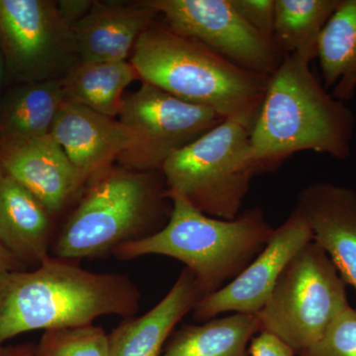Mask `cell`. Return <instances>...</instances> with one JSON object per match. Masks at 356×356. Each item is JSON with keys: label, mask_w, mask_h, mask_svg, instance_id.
I'll return each instance as SVG.
<instances>
[{"label": "cell", "mask_w": 356, "mask_h": 356, "mask_svg": "<svg viewBox=\"0 0 356 356\" xmlns=\"http://www.w3.org/2000/svg\"><path fill=\"white\" fill-rule=\"evenodd\" d=\"M140 299L126 274L93 273L50 255L34 270L0 277V346L28 332L91 325L102 316L135 317Z\"/></svg>", "instance_id": "cell-1"}, {"label": "cell", "mask_w": 356, "mask_h": 356, "mask_svg": "<svg viewBox=\"0 0 356 356\" xmlns=\"http://www.w3.org/2000/svg\"><path fill=\"white\" fill-rule=\"evenodd\" d=\"M355 126L353 110L325 88L310 64L297 56H285L269 76L250 131L257 172H273L298 152L350 159Z\"/></svg>", "instance_id": "cell-2"}, {"label": "cell", "mask_w": 356, "mask_h": 356, "mask_svg": "<svg viewBox=\"0 0 356 356\" xmlns=\"http://www.w3.org/2000/svg\"><path fill=\"white\" fill-rule=\"evenodd\" d=\"M161 172L111 165L91 177L76 207L57 231L51 255L95 259L161 231L172 214Z\"/></svg>", "instance_id": "cell-3"}, {"label": "cell", "mask_w": 356, "mask_h": 356, "mask_svg": "<svg viewBox=\"0 0 356 356\" xmlns=\"http://www.w3.org/2000/svg\"><path fill=\"white\" fill-rule=\"evenodd\" d=\"M129 62L143 83L242 122L250 130L269 79L156 22L140 35Z\"/></svg>", "instance_id": "cell-4"}, {"label": "cell", "mask_w": 356, "mask_h": 356, "mask_svg": "<svg viewBox=\"0 0 356 356\" xmlns=\"http://www.w3.org/2000/svg\"><path fill=\"white\" fill-rule=\"evenodd\" d=\"M168 195L172 202L168 224L113 255L121 261L153 254L177 259L193 274L202 298L240 275L273 236L274 228L261 208L224 220L204 214L182 196Z\"/></svg>", "instance_id": "cell-5"}, {"label": "cell", "mask_w": 356, "mask_h": 356, "mask_svg": "<svg viewBox=\"0 0 356 356\" xmlns=\"http://www.w3.org/2000/svg\"><path fill=\"white\" fill-rule=\"evenodd\" d=\"M250 131L242 122L225 119L173 154L161 170L168 193L182 196L208 216L238 217L252 178L259 175Z\"/></svg>", "instance_id": "cell-6"}, {"label": "cell", "mask_w": 356, "mask_h": 356, "mask_svg": "<svg viewBox=\"0 0 356 356\" xmlns=\"http://www.w3.org/2000/svg\"><path fill=\"white\" fill-rule=\"evenodd\" d=\"M348 307L346 283L313 240L285 267L257 318L261 332L277 337L297 356L317 343Z\"/></svg>", "instance_id": "cell-7"}, {"label": "cell", "mask_w": 356, "mask_h": 356, "mask_svg": "<svg viewBox=\"0 0 356 356\" xmlns=\"http://www.w3.org/2000/svg\"><path fill=\"white\" fill-rule=\"evenodd\" d=\"M118 117L134 137L132 149L118 161L143 172H161L173 154L225 120L213 110L182 102L147 83L123 98Z\"/></svg>", "instance_id": "cell-8"}, {"label": "cell", "mask_w": 356, "mask_h": 356, "mask_svg": "<svg viewBox=\"0 0 356 356\" xmlns=\"http://www.w3.org/2000/svg\"><path fill=\"white\" fill-rule=\"evenodd\" d=\"M0 49L22 83L63 79L79 63L72 28L51 0H0Z\"/></svg>", "instance_id": "cell-9"}, {"label": "cell", "mask_w": 356, "mask_h": 356, "mask_svg": "<svg viewBox=\"0 0 356 356\" xmlns=\"http://www.w3.org/2000/svg\"><path fill=\"white\" fill-rule=\"evenodd\" d=\"M166 27L195 40L243 69L269 77L284 55L238 15L231 0H145Z\"/></svg>", "instance_id": "cell-10"}, {"label": "cell", "mask_w": 356, "mask_h": 356, "mask_svg": "<svg viewBox=\"0 0 356 356\" xmlns=\"http://www.w3.org/2000/svg\"><path fill=\"white\" fill-rule=\"evenodd\" d=\"M312 241L310 226L303 213L295 207L240 275L198 302L192 311L194 320L207 322L221 314L259 315L285 267Z\"/></svg>", "instance_id": "cell-11"}, {"label": "cell", "mask_w": 356, "mask_h": 356, "mask_svg": "<svg viewBox=\"0 0 356 356\" xmlns=\"http://www.w3.org/2000/svg\"><path fill=\"white\" fill-rule=\"evenodd\" d=\"M2 173L23 185L54 217L83 193L86 182L51 138L4 142Z\"/></svg>", "instance_id": "cell-12"}, {"label": "cell", "mask_w": 356, "mask_h": 356, "mask_svg": "<svg viewBox=\"0 0 356 356\" xmlns=\"http://www.w3.org/2000/svg\"><path fill=\"white\" fill-rule=\"evenodd\" d=\"M50 135L86 184L134 146L132 134L120 121L67 102L60 107Z\"/></svg>", "instance_id": "cell-13"}, {"label": "cell", "mask_w": 356, "mask_h": 356, "mask_svg": "<svg viewBox=\"0 0 356 356\" xmlns=\"http://www.w3.org/2000/svg\"><path fill=\"white\" fill-rule=\"evenodd\" d=\"M296 207L305 216L313 240L334 262L341 278L356 291V191L315 182L304 187Z\"/></svg>", "instance_id": "cell-14"}, {"label": "cell", "mask_w": 356, "mask_h": 356, "mask_svg": "<svg viewBox=\"0 0 356 356\" xmlns=\"http://www.w3.org/2000/svg\"><path fill=\"white\" fill-rule=\"evenodd\" d=\"M158 13L146 1L135 4L95 1L72 27L79 63L123 62Z\"/></svg>", "instance_id": "cell-15"}, {"label": "cell", "mask_w": 356, "mask_h": 356, "mask_svg": "<svg viewBox=\"0 0 356 356\" xmlns=\"http://www.w3.org/2000/svg\"><path fill=\"white\" fill-rule=\"evenodd\" d=\"M202 299L195 277L182 269L168 294L140 317L124 318L108 334L109 356H161L178 323Z\"/></svg>", "instance_id": "cell-16"}, {"label": "cell", "mask_w": 356, "mask_h": 356, "mask_svg": "<svg viewBox=\"0 0 356 356\" xmlns=\"http://www.w3.org/2000/svg\"><path fill=\"white\" fill-rule=\"evenodd\" d=\"M54 218L31 192L0 172V243L16 261L39 266L50 257Z\"/></svg>", "instance_id": "cell-17"}, {"label": "cell", "mask_w": 356, "mask_h": 356, "mask_svg": "<svg viewBox=\"0 0 356 356\" xmlns=\"http://www.w3.org/2000/svg\"><path fill=\"white\" fill-rule=\"evenodd\" d=\"M259 332L257 315L250 314L182 324L166 341L161 356H250V344Z\"/></svg>", "instance_id": "cell-18"}, {"label": "cell", "mask_w": 356, "mask_h": 356, "mask_svg": "<svg viewBox=\"0 0 356 356\" xmlns=\"http://www.w3.org/2000/svg\"><path fill=\"white\" fill-rule=\"evenodd\" d=\"M318 63L325 88L346 103L356 95V0H341L321 33Z\"/></svg>", "instance_id": "cell-19"}, {"label": "cell", "mask_w": 356, "mask_h": 356, "mask_svg": "<svg viewBox=\"0 0 356 356\" xmlns=\"http://www.w3.org/2000/svg\"><path fill=\"white\" fill-rule=\"evenodd\" d=\"M65 102L60 79L23 83L14 89L0 110L4 142L46 137Z\"/></svg>", "instance_id": "cell-20"}, {"label": "cell", "mask_w": 356, "mask_h": 356, "mask_svg": "<svg viewBox=\"0 0 356 356\" xmlns=\"http://www.w3.org/2000/svg\"><path fill=\"white\" fill-rule=\"evenodd\" d=\"M138 79L139 76L132 64L123 60L79 63L60 81L65 102L116 118L123 102L124 90Z\"/></svg>", "instance_id": "cell-21"}, {"label": "cell", "mask_w": 356, "mask_h": 356, "mask_svg": "<svg viewBox=\"0 0 356 356\" xmlns=\"http://www.w3.org/2000/svg\"><path fill=\"white\" fill-rule=\"evenodd\" d=\"M341 0H275L273 40L285 56L317 58L321 33Z\"/></svg>", "instance_id": "cell-22"}, {"label": "cell", "mask_w": 356, "mask_h": 356, "mask_svg": "<svg viewBox=\"0 0 356 356\" xmlns=\"http://www.w3.org/2000/svg\"><path fill=\"white\" fill-rule=\"evenodd\" d=\"M36 356H109L108 334L93 324L49 330L36 346Z\"/></svg>", "instance_id": "cell-23"}, {"label": "cell", "mask_w": 356, "mask_h": 356, "mask_svg": "<svg viewBox=\"0 0 356 356\" xmlns=\"http://www.w3.org/2000/svg\"><path fill=\"white\" fill-rule=\"evenodd\" d=\"M297 356H356V310L348 307L322 339Z\"/></svg>", "instance_id": "cell-24"}, {"label": "cell", "mask_w": 356, "mask_h": 356, "mask_svg": "<svg viewBox=\"0 0 356 356\" xmlns=\"http://www.w3.org/2000/svg\"><path fill=\"white\" fill-rule=\"evenodd\" d=\"M231 3L250 27L274 42L275 0H231Z\"/></svg>", "instance_id": "cell-25"}, {"label": "cell", "mask_w": 356, "mask_h": 356, "mask_svg": "<svg viewBox=\"0 0 356 356\" xmlns=\"http://www.w3.org/2000/svg\"><path fill=\"white\" fill-rule=\"evenodd\" d=\"M250 356H296L277 337L261 332L252 339L250 344Z\"/></svg>", "instance_id": "cell-26"}, {"label": "cell", "mask_w": 356, "mask_h": 356, "mask_svg": "<svg viewBox=\"0 0 356 356\" xmlns=\"http://www.w3.org/2000/svg\"><path fill=\"white\" fill-rule=\"evenodd\" d=\"M93 2L92 0H60L57 6L63 19L72 28L89 13Z\"/></svg>", "instance_id": "cell-27"}, {"label": "cell", "mask_w": 356, "mask_h": 356, "mask_svg": "<svg viewBox=\"0 0 356 356\" xmlns=\"http://www.w3.org/2000/svg\"><path fill=\"white\" fill-rule=\"evenodd\" d=\"M0 356H36V344L22 343L0 346Z\"/></svg>", "instance_id": "cell-28"}, {"label": "cell", "mask_w": 356, "mask_h": 356, "mask_svg": "<svg viewBox=\"0 0 356 356\" xmlns=\"http://www.w3.org/2000/svg\"><path fill=\"white\" fill-rule=\"evenodd\" d=\"M20 266V262L0 243V277L11 271L19 270Z\"/></svg>", "instance_id": "cell-29"}, {"label": "cell", "mask_w": 356, "mask_h": 356, "mask_svg": "<svg viewBox=\"0 0 356 356\" xmlns=\"http://www.w3.org/2000/svg\"><path fill=\"white\" fill-rule=\"evenodd\" d=\"M6 62H4L3 55H2L1 49H0V88L3 84L4 76H6Z\"/></svg>", "instance_id": "cell-30"}]
</instances>
